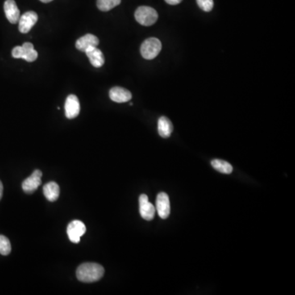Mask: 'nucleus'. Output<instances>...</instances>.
<instances>
[{
	"instance_id": "1",
	"label": "nucleus",
	"mask_w": 295,
	"mask_h": 295,
	"mask_svg": "<svg viewBox=\"0 0 295 295\" xmlns=\"http://www.w3.org/2000/svg\"><path fill=\"white\" fill-rule=\"evenodd\" d=\"M105 275V268L98 263H86L76 270V277L84 283L96 282Z\"/></svg>"
},
{
	"instance_id": "2",
	"label": "nucleus",
	"mask_w": 295,
	"mask_h": 295,
	"mask_svg": "<svg viewBox=\"0 0 295 295\" xmlns=\"http://www.w3.org/2000/svg\"><path fill=\"white\" fill-rule=\"evenodd\" d=\"M135 18L142 26H150L154 25L159 18V14L155 9L150 7L141 6L136 9Z\"/></svg>"
},
{
	"instance_id": "3",
	"label": "nucleus",
	"mask_w": 295,
	"mask_h": 295,
	"mask_svg": "<svg viewBox=\"0 0 295 295\" xmlns=\"http://www.w3.org/2000/svg\"><path fill=\"white\" fill-rule=\"evenodd\" d=\"M162 50V43L157 38H149L143 42L140 47V53L143 59L152 60L155 59Z\"/></svg>"
},
{
	"instance_id": "4",
	"label": "nucleus",
	"mask_w": 295,
	"mask_h": 295,
	"mask_svg": "<svg viewBox=\"0 0 295 295\" xmlns=\"http://www.w3.org/2000/svg\"><path fill=\"white\" fill-rule=\"evenodd\" d=\"M12 55L15 59H25L26 61L34 62L38 58V53L34 48V45L30 42L23 43L22 46H17L12 51Z\"/></svg>"
},
{
	"instance_id": "5",
	"label": "nucleus",
	"mask_w": 295,
	"mask_h": 295,
	"mask_svg": "<svg viewBox=\"0 0 295 295\" xmlns=\"http://www.w3.org/2000/svg\"><path fill=\"white\" fill-rule=\"evenodd\" d=\"M86 227L82 221L78 220H74L68 225L67 232L71 242L74 243H78L80 240V237L85 234Z\"/></svg>"
},
{
	"instance_id": "6",
	"label": "nucleus",
	"mask_w": 295,
	"mask_h": 295,
	"mask_svg": "<svg viewBox=\"0 0 295 295\" xmlns=\"http://www.w3.org/2000/svg\"><path fill=\"white\" fill-rule=\"evenodd\" d=\"M156 210L162 219H167L171 213L169 196L167 193L162 192L157 196Z\"/></svg>"
},
{
	"instance_id": "7",
	"label": "nucleus",
	"mask_w": 295,
	"mask_h": 295,
	"mask_svg": "<svg viewBox=\"0 0 295 295\" xmlns=\"http://www.w3.org/2000/svg\"><path fill=\"white\" fill-rule=\"evenodd\" d=\"M139 213L142 218L146 221H151L155 216L156 209L151 203L149 201V198L146 194L139 196Z\"/></svg>"
},
{
	"instance_id": "8",
	"label": "nucleus",
	"mask_w": 295,
	"mask_h": 295,
	"mask_svg": "<svg viewBox=\"0 0 295 295\" xmlns=\"http://www.w3.org/2000/svg\"><path fill=\"white\" fill-rule=\"evenodd\" d=\"M42 172L35 170L31 176L22 183V189L26 193H32L39 188L41 184Z\"/></svg>"
},
{
	"instance_id": "9",
	"label": "nucleus",
	"mask_w": 295,
	"mask_h": 295,
	"mask_svg": "<svg viewBox=\"0 0 295 295\" xmlns=\"http://www.w3.org/2000/svg\"><path fill=\"white\" fill-rule=\"evenodd\" d=\"M38 21V15L35 12L30 11L25 13L22 17H20L19 31L22 34H26L31 31L33 26H35Z\"/></svg>"
},
{
	"instance_id": "10",
	"label": "nucleus",
	"mask_w": 295,
	"mask_h": 295,
	"mask_svg": "<svg viewBox=\"0 0 295 295\" xmlns=\"http://www.w3.org/2000/svg\"><path fill=\"white\" fill-rule=\"evenodd\" d=\"M80 111V105L79 100L76 95L70 94L65 103L66 117L68 119H74L79 115Z\"/></svg>"
},
{
	"instance_id": "11",
	"label": "nucleus",
	"mask_w": 295,
	"mask_h": 295,
	"mask_svg": "<svg viewBox=\"0 0 295 295\" xmlns=\"http://www.w3.org/2000/svg\"><path fill=\"white\" fill-rule=\"evenodd\" d=\"M100 43L98 37L92 34H86L84 36L80 37L76 43V48L81 52H85L88 48L91 47H97Z\"/></svg>"
},
{
	"instance_id": "12",
	"label": "nucleus",
	"mask_w": 295,
	"mask_h": 295,
	"mask_svg": "<svg viewBox=\"0 0 295 295\" xmlns=\"http://www.w3.org/2000/svg\"><path fill=\"white\" fill-rule=\"evenodd\" d=\"M109 97L113 102L126 103L131 100L132 94L128 89H124L122 87L116 86L110 89Z\"/></svg>"
},
{
	"instance_id": "13",
	"label": "nucleus",
	"mask_w": 295,
	"mask_h": 295,
	"mask_svg": "<svg viewBox=\"0 0 295 295\" xmlns=\"http://www.w3.org/2000/svg\"><path fill=\"white\" fill-rule=\"evenodd\" d=\"M5 13L6 18L12 24H16L20 18V11L14 0H6L5 3Z\"/></svg>"
},
{
	"instance_id": "14",
	"label": "nucleus",
	"mask_w": 295,
	"mask_h": 295,
	"mask_svg": "<svg viewBox=\"0 0 295 295\" xmlns=\"http://www.w3.org/2000/svg\"><path fill=\"white\" fill-rule=\"evenodd\" d=\"M85 53L86 54V56L89 58V62L92 66H93L94 68H101L105 64V56L103 55L102 51L99 50L97 47L88 48Z\"/></svg>"
},
{
	"instance_id": "15",
	"label": "nucleus",
	"mask_w": 295,
	"mask_h": 295,
	"mask_svg": "<svg viewBox=\"0 0 295 295\" xmlns=\"http://www.w3.org/2000/svg\"><path fill=\"white\" fill-rule=\"evenodd\" d=\"M159 134L163 138H169L173 131V125L167 117H161L158 123Z\"/></svg>"
},
{
	"instance_id": "16",
	"label": "nucleus",
	"mask_w": 295,
	"mask_h": 295,
	"mask_svg": "<svg viewBox=\"0 0 295 295\" xmlns=\"http://www.w3.org/2000/svg\"><path fill=\"white\" fill-rule=\"evenodd\" d=\"M43 194L45 196L46 199L50 202H55L59 199L60 194V189H59V184L56 182L51 181L48 184H44L43 186Z\"/></svg>"
},
{
	"instance_id": "17",
	"label": "nucleus",
	"mask_w": 295,
	"mask_h": 295,
	"mask_svg": "<svg viewBox=\"0 0 295 295\" xmlns=\"http://www.w3.org/2000/svg\"><path fill=\"white\" fill-rule=\"evenodd\" d=\"M214 169L223 174H230L233 172V167L230 165V163L226 161L221 160V159H214L211 163Z\"/></svg>"
},
{
	"instance_id": "18",
	"label": "nucleus",
	"mask_w": 295,
	"mask_h": 295,
	"mask_svg": "<svg viewBox=\"0 0 295 295\" xmlns=\"http://www.w3.org/2000/svg\"><path fill=\"white\" fill-rule=\"evenodd\" d=\"M122 0H97V7L103 12L110 11L121 4Z\"/></svg>"
},
{
	"instance_id": "19",
	"label": "nucleus",
	"mask_w": 295,
	"mask_h": 295,
	"mask_svg": "<svg viewBox=\"0 0 295 295\" xmlns=\"http://www.w3.org/2000/svg\"><path fill=\"white\" fill-rule=\"evenodd\" d=\"M11 243L5 235H0V254L9 255L11 253Z\"/></svg>"
},
{
	"instance_id": "20",
	"label": "nucleus",
	"mask_w": 295,
	"mask_h": 295,
	"mask_svg": "<svg viewBox=\"0 0 295 295\" xmlns=\"http://www.w3.org/2000/svg\"><path fill=\"white\" fill-rule=\"evenodd\" d=\"M197 1L198 5L200 9L204 10V12L212 11L214 6V3L213 0H196Z\"/></svg>"
},
{
	"instance_id": "21",
	"label": "nucleus",
	"mask_w": 295,
	"mask_h": 295,
	"mask_svg": "<svg viewBox=\"0 0 295 295\" xmlns=\"http://www.w3.org/2000/svg\"><path fill=\"white\" fill-rule=\"evenodd\" d=\"M165 1L168 5H179L182 0H165Z\"/></svg>"
},
{
	"instance_id": "22",
	"label": "nucleus",
	"mask_w": 295,
	"mask_h": 295,
	"mask_svg": "<svg viewBox=\"0 0 295 295\" xmlns=\"http://www.w3.org/2000/svg\"><path fill=\"white\" fill-rule=\"evenodd\" d=\"M3 191H4V186H3L2 182L0 180V200H1L3 197Z\"/></svg>"
},
{
	"instance_id": "23",
	"label": "nucleus",
	"mask_w": 295,
	"mask_h": 295,
	"mask_svg": "<svg viewBox=\"0 0 295 295\" xmlns=\"http://www.w3.org/2000/svg\"><path fill=\"white\" fill-rule=\"evenodd\" d=\"M39 1H41L42 3H45V4H47V3L51 2V1H53V0H39Z\"/></svg>"
}]
</instances>
